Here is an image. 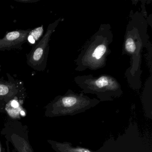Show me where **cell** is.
I'll use <instances>...</instances> for the list:
<instances>
[{
	"mask_svg": "<svg viewBox=\"0 0 152 152\" xmlns=\"http://www.w3.org/2000/svg\"><path fill=\"white\" fill-rule=\"evenodd\" d=\"M123 45V55L129 58V66L125 72L127 82L133 89L141 87L142 53L149 43L148 23L145 15L140 12L130 14Z\"/></svg>",
	"mask_w": 152,
	"mask_h": 152,
	"instance_id": "cell-1",
	"label": "cell"
},
{
	"mask_svg": "<svg viewBox=\"0 0 152 152\" xmlns=\"http://www.w3.org/2000/svg\"><path fill=\"white\" fill-rule=\"evenodd\" d=\"M113 41V34L110 25H100L97 31L83 46L75 60V71H96L104 68L111 53L110 46Z\"/></svg>",
	"mask_w": 152,
	"mask_h": 152,
	"instance_id": "cell-2",
	"label": "cell"
},
{
	"mask_svg": "<svg viewBox=\"0 0 152 152\" xmlns=\"http://www.w3.org/2000/svg\"><path fill=\"white\" fill-rule=\"evenodd\" d=\"M74 80L82 90V92L95 94L100 101L113 100L123 93L119 82L109 75H78L74 77Z\"/></svg>",
	"mask_w": 152,
	"mask_h": 152,
	"instance_id": "cell-3",
	"label": "cell"
},
{
	"mask_svg": "<svg viewBox=\"0 0 152 152\" xmlns=\"http://www.w3.org/2000/svg\"><path fill=\"white\" fill-rule=\"evenodd\" d=\"M99 102L98 99H91L83 93H75L69 89L65 95L56 98L52 107L56 115H73L89 109Z\"/></svg>",
	"mask_w": 152,
	"mask_h": 152,
	"instance_id": "cell-4",
	"label": "cell"
},
{
	"mask_svg": "<svg viewBox=\"0 0 152 152\" xmlns=\"http://www.w3.org/2000/svg\"><path fill=\"white\" fill-rule=\"evenodd\" d=\"M61 20V18H59L49 26L48 31L39 43L36 46L30 54L28 59V64L33 68L36 69V68H39L40 65H42V68H45L43 65H46L44 63L45 62L46 63L48 57L49 42L51 34L55 31Z\"/></svg>",
	"mask_w": 152,
	"mask_h": 152,
	"instance_id": "cell-5",
	"label": "cell"
},
{
	"mask_svg": "<svg viewBox=\"0 0 152 152\" xmlns=\"http://www.w3.org/2000/svg\"><path fill=\"white\" fill-rule=\"evenodd\" d=\"M30 31H15L0 39V50H9L21 45L28 38Z\"/></svg>",
	"mask_w": 152,
	"mask_h": 152,
	"instance_id": "cell-6",
	"label": "cell"
},
{
	"mask_svg": "<svg viewBox=\"0 0 152 152\" xmlns=\"http://www.w3.org/2000/svg\"><path fill=\"white\" fill-rule=\"evenodd\" d=\"M11 139L13 145L18 152H34L29 143L23 137L16 134H13Z\"/></svg>",
	"mask_w": 152,
	"mask_h": 152,
	"instance_id": "cell-7",
	"label": "cell"
},
{
	"mask_svg": "<svg viewBox=\"0 0 152 152\" xmlns=\"http://www.w3.org/2000/svg\"><path fill=\"white\" fill-rule=\"evenodd\" d=\"M55 147L60 152H93L91 150L82 148L72 147L68 144L56 143Z\"/></svg>",
	"mask_w": 152,
	"mask_h": 152,
	"instance_id": "cell-8",
	"label": "cell"
},
{
	"mask_svg": "<svg viewBox=\"0 0 152 152\" xmlns=\"http://www.w3.org/2000/svg\"><path fill=\"white\" fill-rule=\"evenodd\" d=\"M43 29L42 26L34 29L30 33V36H31L34 40H38L43 33Z\"/></svg>",
	"mask_w": 152,
	"mask_h": 152,
	"instance_id": "cell-9",
	"label": "cell"
},
{
	"mask_svg": "<svg viewBox=\"0 0 152 152\" xmlns=\"http://www.w3.org/2000/svg\"><path fill=\"white\" fill-rule=\"evenodd\" d=\"M9 89L7 86L0 85V95H4L7 94Z\"/></svg>",
	"mask_w": 152,
	"mask_h": 152,
	"instance_id": "cell-10",
	"label": "cell"
},
{
	"mask_svg": "<svg viewBox=\"0 0 152 152\" xmlns=\"http://www.w3.org/2000/svg\"><path fill=\"white\" fill-rule=\"evenodd\" d=\"M11 106L15 108H17V107H18L19 106V104H18V102L16 100H13L12 102H11Z\"/></svg>",
	"mask_w": 152,
	"mask_h": 152,
	"instance_id": "cell-11",
	"label": "cell"
},
{
	"mask_svg": "<svg viewBox=\"0 0 152 152\" xmlns=\"http://www.w3.org/2000/svg\"><path fill=\"white\" fill-rule=\"evenodd\" d=\"M28 41L31 42V43H32V44H34V43H35V40L33 38L31 37V36H30V35H28Z\"/></svg>",
	"mask_w": 152,
	"mask_h": 152,
	"instance_id": "cell-12",
	"label": "cell"
},
{
	"mask_svg": "<svg viewBox=\"0 0 152 152\" xmlns=\"http://www.w3.org/2000/svg\"><path fill=\"white\" fill-rule=\"evenodd\" d=\"M21 114L23 115H25V113L23 111H22L21 112Z\"/></svg>",
	"mask_w": 152,
	"mask_h": 152,
	"instance_id": "cell-13",
	"label": "cell"
}]
</instances>
